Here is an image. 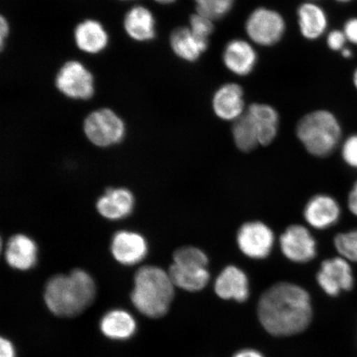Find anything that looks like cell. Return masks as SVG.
I'll return each instance as SVG.
<instances>
[{"instance_id": "obj_1", "label": "cell", "mask_w": 357, "mask_h": 357, "mask_svg": "<svg viewBox=\"0 0 357 357\" xmlns=\"http://www.w3.org/2000/svg\"><path fill=\"white\" fill-rule=\"evenodd\" d=\"M257 312L263 328L274 336L300 333L311 323L310 296L298 285L287 282L275 284L262 294Z\"/></svg>"}, {"instance_id": "obj_2", "label": "cell", "mask_w": 357, "mask_h": 357, "mask_svg": "<svg viewBox=\"0 0 357 357\" xmlns=\"http://www.w3.org/2000/svg\"><path fill=\"white\" fill-rule=\"evenodd\" d=\"M96 294V284L91 276L77 269L69 275H58L49 280L44 298L48 309L55 315L75 317L91 305Z\"/></svg>"}, {"instance_id": "obj_3", "label": "cell", "mask_w": 357, "mask_h": 357, "mask_svg": "<svg viewBox=\"0 0 357 357\" xmlns=\"http://www.w3.org/2000/svg\"><path fill=\"white\" fill-rule=\"evenodd\" d=\"M168 272L158 266L140 268L134 278L131 300L134 306L149 318L158 319L167 314L175 289Z\"/></svg>"}, {"instance_id": "obj_4", "label": "cell", "mask_w": 357, "mask_h": 357, "mask_svg": "<svg viewBox=\"0 0 357 357\" xmlns=\"http://www.w3.org/2000/svg\"><path fill=\"white\" fill-rule=\"evenodd\" d=\"M297 136L309 153L318 158L332 154L342 138L340 123L331 112L317 110L303 117Z\"/></svg>"}, {"instance_id": "obj_5", "label": "cell", "mask_w": 357, "mask_h": 357, "mask_svg": "<svg viewBox=\"0 0 357 357\" xmlns=\"http://www.w3.org/2000/svg\"><path fill=\"white\" fill-rule=\"evenodd\" d=\"M208 259L202 250L183 247L173 255L168 273L175 287L189 292H198L207 287L211 275Z\"/></svg>"}, {"instance_id": "obj_6", "label": "cell", "mask_w": 357, "mask_h": 357, "mask_svg": "<svg viewBox=\"0 0 357 357\" xmlns=\"http://www.w3.org/2000/svg\"><path fill=\"white\" fill-rule=\"evenodd\" d=\"M84 131L88 139L98 146L106 147L119 144L125 136V124L121 118L109 109L92 112L84 122Z\"/></svg>"}, {"instance_id": "obj_7", "label": "cell", "mask_w": 357, "mask_h": 357, "mask_svg": "<svg viewBox=\"0 0 357 357\" xmlns=\"http://www.w3.org/2000/svg\"><path fill=\"white\" fill-rule=\"evenodd\" d=\"M284 31L283 17L269 8H257L245 22V32L249 38L260 46L269 47L278 43Z\"/></svg>"}, {"instance_id": "obj_8", "label": "cell", "mask_w": 357, "mask_h": 357, "mask_svg": "<svg viewBox=\"0 0 357 357\" xmlns=\"http://www.w3.org/2000/svg\"><path fill=\"white\" fill-rule=\"evenodd\" d=\"M56 86L61 93L73 100H86L95 93L93 75L77 61H67L56 75Z\"/></svg>"}, {"instance_id": "obj_9", "label": "cell", "mask_w": 357, "mask_h": 357, "mask_svg": "<svg viewBox=\"0 0 357 357\" xmlns=\"http://www.w3.org/2000/svg\"><path fill=\"white\" fill-rule=\"evenodd\" d=\"M321 289L329 296H337L349 291L354 285V275L350 262L338 257L324 261L317 274Z\"/></svg>"}, {"instance_id": "obj_10", "label": "cell", "mask_w": 357, "mask_h": 357, "mask_svg": "<svg viewBox=\"0 0 357 357\" xmlns=\"http://www.w3.org/2000/svg\"><path fill=\"white\" fill-rule=\"evenodd\" d=\"M236 241L244 255L252 259H264L270 255L275 236L265 223L249 222L240 227Z\"/></svg>"}, {"instance_id": "obj_11", "label": "cell", "mask_w": 357, "mask_h": 357, "mask_svg": "<svg viewBox=\"0 0 357 357\" xmlns=\"http://www.w3.org/2000/svg\"><path fill=\"white\" fill-rule=\"evenodd\" d=\"M281 252L289 261H310L316 256V242L310 231L302 225L289 226L280 238Z\"/></svg>"}, {"instance_id": "obj_12", "label": "cell", "mask_w": 357, "mask_h": 357, "mask_svg": "<svg viewBox=\"0 0 357 357\" xmlns=\"http://www.w3.org/2000/svg\"><path fill=\"white\" fill-rule=\"evenodd\" d=\"M111 251L119 263L125 266H132L144 260L146 256L147 243L140 234L120 231L114 236Z\"/></svg>"}, {"instance_id": "obj_13", "label": "cell", "mask_w": 357, "mask_h": 357, "mask_svg": "<svg viewBox=\"0 0 357 357\" xmlns=\"http://www.w3.org/2000/svg\"><path fill=\"white\" fill-rule=\"evenodd\" d=\"M243 91L238 84H223L214 93L213 109L214 114L225 121H235L244 112Z\"/></svg>"}, {"instance_id": "obj_14", "label": "cell", "mask_w": 357, "mask_h": 357, "mask_svg": "<svg viewBox=\"0 0 357 357\" xmlns=\"http://www.w3.org/2000/svg\"><path fill=\"white\" fill-rule=\"evenodd\" d=\"M214 290L222 300L245 302L250 294L248 276L238 267L227 266L218 276Z\"/></svg>"}, {"instance_id": "obj_15", "label": "cell", "mask_w": 357, "mask_h": 357, "mask_svg": "<svg viewBox=\"0 0 357 357\" xmlns=\"http://www.w3.org/2000/svg\"><path fill=\"white\" fill-rule=\"evenodd\" d=\"M303 215L311 227L316 229H326L338 221L341 208L331 196L319 195L306 204Z\"/></svg>"}, {"instance_id": "obj_16", "label": "cell", "mask_w": 357, "mask_h": 357, "mask_svg": "<svg viewBox=\"0 0 357 357\" xmlns=\"http://www.w3.org/2000/svg\"><path fill=\"white\" fill-rule=\"evenodd\" d=\"M222 60L231 73L245 77L255 67L257 56L251 44L242 39H234L227 44Z\"/></svg>"}, {"instance_id": "obj_17", "label": "cell", "mask_w": 357, "mask_h": 357, "mask_svg": "<svg viewBox=\"0 0 357 357\" xmlns=\"http://www.w3.org/2000/svg\"><path fill=\"white\" fill-rule=\"evenodd\" d=\"M6 258L13 269L28 271L32 269L38 260V248L33 239L25 235L17 234L8 241Z\"/></svg>"}, {"instance_id": "obj_18", "label": "cell", "mask_w": 357, "mask_h": 357, "mask_svg": "<svg viewBox=\"0 0 357 357\" xmlns=\"http://www.w3.org/2000/svg\"><path fill=\"white\" fill-rule=\"evenodd\" d=\"M96 207L102 217L110 220H119L131 214L134 197L127 189H109L98 200Z\"/></svg>"}, {"instance_id": "obj_19", "label": "cell", "mask_w": 357, "mask_h": 357, "mask_svg": "<svg viewBox=\"0 0 357 357\" xmlns=\"http://www.w3.org/2000/svg\"><path fill=\"white\" fill-rule=\"evenodd\" d=\"M75 44L84 52L97 54L108 46L109 37L100 22L88 20L80 22L74 32Z\"/></svg>"}, {"instance_id": "obj_20", "label": "cell", "mask_w": 357, "mask_h": 357, "mask_svg": "<svg viewBox=\"0 0 357 357\" xmlns=\"http://www.w3.org/2000/svg\"><path fill=\"white\" fill-rule=\"evenodd\" d=\"M169 43L174 53L189 62L197 61L208 47V41L200 39L185 26L174 30Z\"/></svg>"}, {"instance_id": "obj_21", "label": "cell", "mask_w": 357, "mask_h": 357, "mask_svg": "<svg viewBox=\"0 0 357 357\" xmlns=\"http://www.w3.org/2000/svg\"><path fill=\"white\" fill-rule=\"evenodd\" d=\"M247 111L255 124L260 145L271 144L278 132V111L273 107L264 104H252L248 107Z\"/></svg>"}, {"instance_id": "obj_22", "label": "cell", "mask_w": 357, "mask_h": 357, "mask_svg": "<svg viewBox=\"0 0 357 357\" xmlns=\"http://www.w3.org/2000/svg\"><path fill=\"white\" fill-rule=\"evenodd\" d=\"M123 26L132 39L147 42L154 39L155 22L153 13L144 6H136L126 13Z\"/></svg>"}, {"instance_id": "obj_23", "label": "cell", "mask_w": 357, "mask_h": 357, "mask_svg": "<svg viewBox=\"0 0 357 357\" xmlns=\"http://www.w3.org/2000/svg\"><path fill=\"white\" fill-rule=\"evenodd\" d=\"M298 20L301 34L309 40L319 38L328 28L327 15L314 3H305L298 7Z\"/></svg>"}, {"instance_id": "obj_24", "label": "cell", "mask_w": 357, "mask_h": 357, "mask_svg": "<svg viewBox=\"0 0 357 357\" xmlns=\"http://www.w3.org/2000/svg\"><path fill=\"white\" fill-rule=\"evenodd\" d=\"M100 329L106 337L114 340H126L135 333L137 324L129 312L115 310L102 317Z\"/></svg>"}, {"instance_id": "obj_25", "label": "cell", "mask_w": 357, "mask_h": 357, "mask_svg": "<svg viewBox=\"0 0 357 357\" xmlns=\"http://www.w3.org/2000/svg\"><path fill=\"white\" fill-rule=\"evenodd\" d=\"M231 132L236 147L244 153H248L260 145L255 124L248 111L235 120Z\"/></svg>"}, {"instance_id": "obj_26", "label": "cell", "mask_w": 357, "mask_h": 357, "mask_svg": "<svg viewBox=\"0 0 357 357\" xmlns=\"http://www.w3.org/2000/svg\"><path fill=\"white\" fill-rule=\"evenodd\" d=\"M196 13L209 19L217 20L222 19L231 10L234 0H195Z\"/></svg>"}, {"instance_id": "obj_27", "label": "cell", "mask_w": 357, "mask_h": 357, "mask_svg": "<svg viewBox=\"0 0 357 357\" xmlns=\"http://www.w3.org/2000/svg\"><path fill=\"white\" fill-rule=\"evenodd\" d=\"M334 245L342 257L357 263V229L337 235Z\"/></svg>"}, {"instance_id": "obj_28", "label": "cell", "mask_w": 357, "mask_h": 357, "mask_svg": "<svg viewBox=\"0 0 357 357\" xmlns=\"http://www.w3.org/2000/svg\"><path fill=\"white\" fill-rule=\"evenodd\" d=\"M190 29L198 38L208 41L209 36L213 32L214 26L213 20L209 17L196 13L190 17Z\"/></svg>"}, {"instance_id": "obj_29", "label": "cell", "mask_w": 357, "mask_h": 357, "mask_svg": "<svg viewBox=\"0 0 357 357\" xmlns=\"http://www.w3.org/2000/svg\"><path fill=\"white\" fill-rule=\"evenodd\" d=\"M342 156L348 166L357 169V134L347 138L342 146Z\"/></svg>"}, {"instance_id": "obj_30", "label": "cell", "mask_w": 357, "mask_h": 357, "mask_svg": "<svg viewBox=\"0 0 357 357\" xmlns=\"http://www.w3.org/2000/svg\"><path fill=\"white\" fill-rule=\"evenodd\" d=\"M347 40L343 31L333 30L327 38L328 46L333 51H342L345 48Z\"/></svg>"}, {"instance_id": "obj_31", "label": "cell", "mask_w": 357, "mask_h": 357, "mask_svg": "<svg viewBox=\"0 0 357 357\" xmlns=\"http://www.w3.org/2000/svg\"><path fill=\"white\" fill-rule=\"evenodd\" d=\"M347 42L357 45V17L348 20L343 26Z\"/></svg>"}, {"instance_id": "obj_32", "label": "cell", "mask_w": 357, "mask_h": 357, "mask_svg": "<svg viewBox=\"0 0 357 357\" xmlns=\"http://www.w3.org/2000/svg\"><path fill=\"white\" fill-rule=\"evenodd\" d=\"M1 354L0 357H16L15 347L8 339L1 338V344H0Z\"/></svg>"}, {"instance_id": "obj_33", "label": "cell", "mask_w": 357, "mask_h": 357, "mask_svg": "<svg viewBox=\"0 0 357 357\" xmlns=\"http://www.w3.org/2000/svg\"><path fill=\"white\" fill-rule=\"evenodd\" d=\"M347 205L350 212L357 217V182L352 187L349 196H348Z\"/></svg>"}, {"instance_id": "obj_34", "label": "cell", "mask_w": 357, "mask_h": 357, "mask_svg": "<svg viewBox=\"0 0 357 357\" xmlns=\"http://www.w3.org/2000/svg\"><path fill=\"white\" fill-rule=\"evenodd\" d=\"M8 33H10V25H8L6 17L2 16L0 19V47H1L2 50Z\"/></svg>"}, {"instance_id": "obj_35", "label": "cell", "mask_w": 357, "mask_h": 357, "mask_svg": "<svg viewBox=\"0 0 357 357\" xmlns=\"http://www.w3.org/2000/svg\"><path fill=\"white\" fill-rule=\"evenodd\" d=\"M233 357H264V356L256 350L244 349L236 352Z\"/></svg>"}, {"instance_id": "obj_36", "label": "cell", "mask_w": 357, "mask_h": 357, "mask_svg": "<svg viewBox=\"0 0 357 357\" xmlns=\"http://www.w3.org/2000/svg\"><path fill=\"white\" fill-rule=\"evenodd\" d=\"M341 52L342 56L344 58H350L352 56V52L349 48L345 47Z\"/></svg>"}, {"instance_id": "obj_37", "label": "cell", "mask_w": 357, "mask_h": 357, "mask_svg": "<svg viewBox=\"0 0 357 357\" xmlns=\"http://www.w3.org/2000/svg\"><path fill=\"white\" fill-rule=\"evenodd\" d=\"M155 2L162 4H169L175 2L176 0H155Z\"/></svg>"}, {"instance_id": "obj_38", "label": "cell", "mask_w": 357, "mask_h": 357, "mask_svg": "<svg viewBox=\"0 0 357 357\" xmlns=\"http://www.w3.org/2000/svg\"><path fill=\"white\" fill-rule=\"evenodd\" d=\"M352 82H354V86L357 89V68L354 71V77H352Z\"/></svg>"}, {"instance_id": "obj_39", "label": "cell", "mask_w": 357, "mask_h": 357, "mask_svg": "<svg viewBox=\"0 0 357 357\" xmlns=\"http://www.w3.org/2000/svg\"><path fill=\"white\" fill-rule=\"evenodd\" d=\"M336 1L339 3H349L352 1V0H336Z\"/></svg>"}]
</instances>
